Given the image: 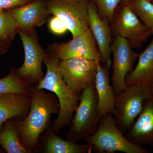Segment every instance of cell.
<instances>
[{"label": "cell", "instance_id": "obj_1", "mask_svg": "<svg viewBox=\"0 0 153 153\" xmlns=\"http://www.w3.org/2000/svg\"><path fill=\"white\" fill-rule=\"evenodd\" d=\"M30 111L18 122L19 135L22 145L32 153L38 151L41 135L51 127L52 115H58L60 105L56 96L33 85Z\"/></svg>", "mask_w": 153, "mask_h": 153}, {"label": "cell", "instance_id": "obj_2", "mask_svg": "<svg viewBox=\"0 0 153 153\" xmlns=\"http://www.w3.org/2000/svg\"><path fill=\"white\" fill-rule=\"evenodd\" d=\"M60 60L49 49L46 51L44 63L47 71L44 78L36 86L38 89L49 91L54 93L58 100L60 111L51 127L57 134L70 124L81 95L73 92L64 81L59 71Z\"/></svg>", "mask_w": 153, "mask_h": 153}, {"label": "cell", "instance_id": "obj_3", "mask_svg": "<svg viewBox=\"0 0 153 153\" xmlns=\"http://www.w3.org/2000/svg\"><path fill=\"white\" fill-rule=\"evenodd\" d=\"M84 141L96 153H150L142 146L134 144L126 137L111 114L105 115L100 119L96 131Z\"/></svg>", "mask_w": 153, "mask_h": 153}, {"label": "cell", "instance_id": "obj_4", "mask_svg": "<svg viewBox=\"0 0 153 153\" xmlns=\"http://www.w3.org/2000/svg\"><path fill=\"white\" fill-rule=\"evenodd\" d=\"M99 121L97 94L94 84H91L81 93L70 128L66 134V139L77 142L90 136L96 131Z\"/></svg>", "mask_w": 153, "mask_h": 153}, {"label": "cell", "instance_id": "obj_5", "mask_svg": "<svg viewBox=\"0 0 153 153\" xmlns=\"http://www.w3.org/2000/svg\"><path fill=\"white\" fill-rule=\"evenodd\" d=\"M152 96L148 83L127 86L116 95L114 117L120 131L125 135L141 113L145 101Z\"/></svg>", "mask_w": 153, "mask_h": 153}, {"label": "cell", "instance_id": "obj_6", "mask_svg": "<svg viewBox=\"0 0 153 153\" xmlns=\"http://www.w3.org/2000/svg\"><path fill=\"white\" fill-rule=\"evenodd\" d=\"M112 36L126 39L133 49L141 48L152 35L133 11L129 4H120L110 24Z\"/></svg>", "mask_w": 153, "mask_h": 153}, {"label": "cell", "instance_id": "obj_7", "mask_svg": "<svg viewBox=\"0 0 153 153\" xmlns=\"http://www.w3.org/2000/svg\"><path fill=\"white\" fill-rule=\"evenodd\" d=\"M19 34L25 50V59L22 66L16 69L17 74L27 85L37 86L45 76L42 65L46 51L40 46L36 30L27 34L20 30Z\"/></svg>", "mask_w": 153, "mask_h": 153}, {"label": "cell", "instance_id": "obj_8", "mask_svg": "<svg viewBox=\"0 0 153 153\" xmlns=\"http://www.w3.org/2000/svg\"><path fill=\"white\" fill-rule=\"evenodd\" d=\"M50 14L63 22L72 38H76L89 29L87 2L79 0H47Z\"/></svg>", "mask_w": 153, "mask_h": 153}, {"label": "cell", "instance_id": "obj_9", "mask_svg": "<svg viewBox=\"0 0 153 153\" xmlns=\"http://www.w3.org/2000/svg\"><path fill=\"white\" fill-rule=\"evenodd\" d=\"M98 63L83 57L61 60L59 71L69 88L74 93L80 95L84 88L95 83Z\"/></svg>", "mask_w": 153, "mask_h": 153}, {"label": "cell", "instance_id": "obj_10", "mask_svg": "<svg viewBox=\"0 0 153 153\" xmlns=\"http://www.w3.org/2000/svg\"><path fill=\"white\" fill-rule=\"evenodd\" d=\"M111 53L112 73L111 86L115 95L126 88V76L133 70L139 54L135 52L128 41L120 36H113Z\"/></svg>", "mask_w": 153, "mask_h": 153}, {"label": "cell", "instance_id": "obj_11", "mask_svg": "<svg viewBox=\"0 0 153 153\" xmlns=\"http://www.w3.org/2000/svg\"><path fill=\"white\" fill-rule=\"evenodd\" d=\"M48 49L60 60L83 57L102 62V57L90 29L71 41L54 43L49 46Z\"/></svg>", "mask_w": 153, "mask_h": 153}, {"label": "cell", "instance_id": "obj_12", "mask_svg": "<svg viewBox=\"0 0 153 153\" xmlns=\"http://www.w3.org/2000/svg\"><path fill=\"white\" fill-rule=\"evenodd\" d=\"M9 11L20 30L27 34L45 24L50 14L44 0H33Z\"/></svg>", "mask_w": 153, "mask_h": 153}, {"label": "cell", "instance_id": "obj_13", "mask_svg": "<svg viewBox=\"0 0 153 153\" xmlns=\"http://www.w3.org/2000/svg\"><path fill=\"white\" fill-rule=\"evenodd\" d=\"M87 8L89 29L96 42L102 57V63L110 68L112 64L111 47L113 36L109 23L99 16L96 8L92 2H87Z\"/></svg>", "mask_w": 153, "mask_h": 153}, {"label": "cell", "instance_id": "obj_14", "mask_svg": "<svg viewBox=\"0 0 153 153\" xmlns=\"http://www.w3.org/2000/svg\"><path fill=\"white\" fill-rule=\"evenodd\" d=\"M125 136L134 144L153 147V95L145 101L141 113Z\"/></svg>", "mask_w": 153, "mask_h": 153}, {"label": "cell", "instance_id": "obj_15", "mask_svg": "<svg viewBox=\"0 0 153 153\" xmlns=\"http://www.w3.org/2000/svg\"><path fill=\"white\" fill-rule=\"evenodd\" d=\"M110 82L109 68L105 65L102 66L99 62L94 85L97 94L100 120L107 114H111L113 116L115 114L116 95Z\"/></svg>", "mask_w": 153, "mask_h": 153}, {"label": "cell", "instance_id": "obj_16", "mask_svg": "<svg viewBox=\"0 0 153 153\" xmlns=\"http://www.w3.org/2000/svg\"><path fill=\"white\" fill-rule=\"evenodd\" d=\"M31 103V94L20 93L0 94V129L3 124L11 119H25L30 111Z\"/></svg>", "mask_w": 153, "mask_h": 153}, {"label": "cell", "instance_id": "obj_17", "mask_svg": "<svg viewBox=\"0 0 153 153\" xmlns=\"http://www.w3.org/2000/svg\"><path fill=\"white\" fill-rule=\"evenodd\" d=\"M92 151L88 144H79L63 139L51 128L41 135L38 142V152L44 153H89Z\"/></svg>", "mask_w": 153, "mask_h": 153}, {"label": "cell", "instance_id": "obj_18", "mask_svg": "<svg viewBox=\"0 0 153 153\" xmlns=\"http://www.w3.org/2000/svg\"><path fill=\"white\" fill-rule=\"evenodd\" d=\"M136 66L126 76L127 86L136 83L150 84L153 79V38L147 47L139 54Z\"/></svg>", "mask_w": 153, "mask_h": 153}, {"label": "cell", "instance_id": "obj_19", "mask_svg": "<svg viewBox=\"0 0 153 153\" xmlns=\"http://www.w3.org/2000/svg\"><path fill=\"white\" fill-rule=\"evenodd\" d=\"M19 119H11L3 124L0 129V146L8 153H32L20 141L18 128Z\"/></svg>", "mask_w": 153, "mask_h": 153}, {"label": "cell", "instance_id": "obj_20", "mask_svg": "<svg viewBox=\"0 0 153 153\" xmlns=\"http://www.w3.org/2000/svg\"><path fill=\"white\" fill-rule=\"evenodd\" d=\"M32 86L27 85L19 78L16 69L13 68L9 74L0 79V94L20 93L31 94Z\"/></svg>", "mask_w": 153, "mask_h": 153}, {"label": "cell", "instance_id": "obj_21", "mask_svg": "<svg viewBox=\"0 0 153 153\" xmlns=\"http://www.w3.org/2000/svg\"><path fill=\"white\" fill-rule=\"evenodd\" d=\"M133 11L153 35V4L149 0H133L129 3Z\"/></svg>", "mask_w": 153, "mask_h": 153}, {"label": "cell", "instance_id": "obj_22", "mask_svg": "<svg viewBox=\"0 0 153 153\" xmlns=\"http://www.w3.org/2000/svg\"><path fill=\"white\" fill-rule=\"evenodd\" d=\"M20 29L10 11L0 14V40L10 43Z\"/></svg>", "mask_w": 153, "mask_h": 153}, {"label": "cell", "instance_id": "obj_23", "mask_svg": "<svg viewBox=\"0 0 153 153\" xmlns=\"http://www.w3.org/2000/svg\"><path fill=\"white\" fill-rule=\"evenodd\" d=\"M91 1L95 5L100 18L108 21L110 24L122 0H91Z\"/></svg>", "mask_w": 153, "mask_h": 153}, {"label": "cell", "instance_id": "obj_24", "mask_svg": "<svg viewBox=\"0 0 153 153\" xmlns=\"http://www.w3.org/2000/svg\"><path fill=\"white\" fill-rule=\"evenodd\" d=\"M49 27L51 32L55 35H63L68 30L63 22L55 16L49 20Z\"/></svg>", "mask_w": 153, "mask_h": 153}, {"label": "cell", "instance_id": "obj_25", "mask_svg": "<svg viewBox=\"0 0 153 153\" xmlns=\"http://www.w3.org/2000/svg\"><path fill=\"white\" fill-rule=\"evenodd\" d=\"M33 0H0V9L11 10L19 7L30 2Z\"/></svg>", "mask_w": 153, "mask_h": 153}, {"label": "cell", "instance_id": "obj_26", "mask_svg": "<svg viewBox=\"0 0 153 153\" xmlns=\"http://www.w3.org/2000/svg\"><path fill=\"white\" fill-rule=\"evenodd\" d=\"M10 43L0 40V55L5 54L8 51Z\"/></svg>", "mask_w": 153, "mask_h": 153}, {"label": "cell", "instance_id": "obj_27", "mask_svg": "<svg viewBox=\"0 0 153 153\" xmlns=\"http://www.w3.org/2000/svg\"><path fill=\"white\" fill-rule=\"evenodd\" d=\"M133 0H122L121 3L120 4H129Z\"/></svg>", "mask_w": 153, "mask_h": 153}, {"label": "cell", "instance_id": "obj_28", "mask_svg": "<svg viewBox=\"0 0 153 153\" xmlns=\"http://www.w3.org/2000/svg\"><path fill=\"white\" fill-rule=\"evenodd\" d=\"M150 88L151 91H152V94L153 96V79L152 81L149 84Z\"/></svg>", "mask_w": 153, "mask_h": 153}, {"label": "cell", "instance_id": "obj_29", "mask_svg": "<svg viewBox=\"0 0 153 153\" xmlns=\"http://www.w3.org/2000/svg\"><path fill=\"white\" fill-rule=\"evenodd\" d=\"M4 10H1V9H0V14L1 13H2L3 11Z\"/></svg>", "mask_w": 153, "mask_h": 153}, {"label": "cell", "instance_id": "obj_30", "mask_svg": "<svg viewBox=\"0 0 153 153\" xmlns=\"http://www.w3.org/2000/svg\"><path fill=\"white\" fill-rule=\"evenodd\" d=\"M79 1H90V0H79Z\"/></svg>", "mask_w": 153, "mask_h": 153}, {"label": "cell", "instance_id": "obj_31", "mask_svg": "<svg viewBox=\"0 0 153 153\" xmlns=\"http://www.w3.org/2000/svg\"><path fill=\"white\" fill-rule=\"evenodd\" d=\"M150 1L152 2V3H153V0H149Z\"/></svg>", "mask_w": 153, "mask_h": 153}]
</instances>
